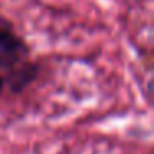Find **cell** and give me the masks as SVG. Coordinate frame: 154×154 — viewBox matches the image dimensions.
<instances>
[{
  "label": "cell",
  "mask_w": 154,
  "mask_h": 154,
  "mask_svg": "<svg viewBox=\"0 0 154 154\" xmlns=\"http://www.w3.org/2000/svg\"><path fill=\"white\" fill-rule=\"evenodd\" d=\"M2 88H4V78L0 76V91H2Z\"/></svg>",
  "instance_id": "3"
},
{
  "label": "cell",
  "mask_w": 154,
  "mask_h": 154,
  "mask_svg": "<svg viewBox=\"0 0 154 154\" xmlns=\"http://www.w3.org/2000/svg\"><path fill=\"white\" fill-rule=\"evenodd\" d=\"M27 45L22 38L14 33L10 23L0 18V63L4 61H18L22 55H27Z\"/></svg>",
  "instance_id": "1"
},
{
  "label": "cell",
  "mask_w": 154,
  "mask_h": 154,
  "mask_svg": "<svg viewBox=\"0 0 154 154\" xmlns=\"http://www.w3.org/2000/svg\"><path fill=\"white\" fill-rule=\"evenodd\" d=\"M37 76V68L32 65H22L18 70L12 71L10 75V86L14 91L23 90V86L27 83H30L33 78Z\"/></svg>",
  "instance_id": "2"
}]
</instances>
